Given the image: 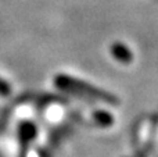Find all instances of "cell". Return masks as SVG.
<instances>
[{
  "label": "cell",
  "mask_w": 158,
  "mask_h": 157,
  "mask_svg": "<svg viewBox=\"0 0 158 157\" xmlns=\"http://www.w3.org/2000/svg\"><path fill=\"white\" fill-rule=\"evenodd\" d=\"M112 53H114V54L117 56L118 58H121V60H123V57L126 58V56H128L126 50L123 49L122 46H115V47H112Z\"/></svg>",
  "instance_id": "cell-4"
},
{
  "label": "cell",
  "mask_w": 158,
  "mask_h": 157,
  "mask_svg": "<svg viewBox=\"0 0 158 157\" xmlns=\"http://www.w3.org/2000/svg\"><path fill=\"white\" fill-rule=\"evenodd\" d=\"M11 92V88L4 79L0 78V96H7L8 93Z\"/></svg>",
  "instance_id": "cell-3"
},
{
  "label": "cell",
  "mask_w": 158,
  "mask_h": 157,
  "mask_svg": "<svg viewBox=\"0 0 158 157\" xmlns=\"http://www.w3.org/2000/svg\"><path fill=\"white\" fill-rule=\"evenodd\" d=\"M21 135H22V138H25V139L33 138V135H35V127H33L32 124H29V122H25V124H22Z\"/></svg>",
  "instance_id": "cell-2"
},
{
  "label": "cell",
  "mask_w": 158,
  "mask_h": 157,
  "mask_svg": "<svg viewBox=\"0 0 158 157\" xmlns=\"http://www.w3.org/2000/svg\"><path fill=\"white\" fill-rule=\"evenodd\" d=\"M54 83L57 88L64 89V91L74 92V93H87V95H92V96H96V97L111 100L110 97H107L106 95L101 93L97 89H94L93 86L87 85V83L82 82V81L75 79V78L68 77V75H57V77L54 78Z\"/></svg>",
  "instance_id": "cell-1"
},
{
  "label": "cell",
  "mask_w": 158,
  "mask_h": 157,
  "mask_svg": "<svg viewBox=\"0 0 158 157\" xmlns=\"http://www.w3.org/2000/svg\"><path fill=\"white\" fill-rule=\"evenodd\" d=\"M96 120H97L98 122H101V124H106V122H110V120H106V118H110L108 116H107L106 113H96Z\"/></svg>",
  "instance_id": "cell-5"
}]
</instances>
